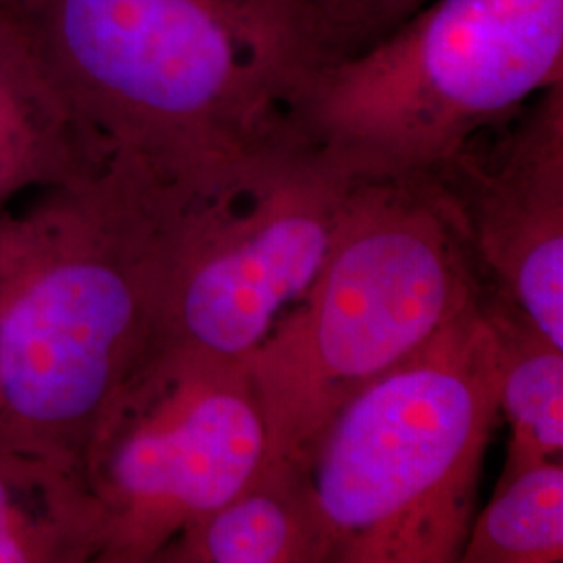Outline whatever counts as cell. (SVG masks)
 Listing matches in <instances>:
<instances>
[{"label": "cell", "instance_id": "obj_13", "mask_svg": "<svg viewBox=\"0 0 563 563\" xmlns=\"http://www.w3.org/2000/svg\"><path fill=\"white\" fill-rule=\"evenodd\" d=\"M563 463H537L497 483L474 516L460 563H562Z\"/></svg>", "mask_w": 563, "mask_h": 563}, {"label": "cell", "instance_id": "obj_1", "mask_svg": "<svg viewBox=\"0 0 563 563\" xmlns=\"http://www.w3.org/2000/svg\"><path fill=\"white\" fill-rule=\"evenodd\" d=\"M199 195L115 157L23 216L0 211V449L84 472L107 405L155 341Z\"/></svg>", "mask_w": 563, "mask_h": 563}, {"label": "cell", "instance_id": "obj_16", "mask_svg": "<svg viewBox=\"0 0 563 563\" xmlns=\"http://www.w3.org/2000/svg\"><path fill=\"white\" fill-rule=\"evenodd\" d=\"M0 299H2V282H0Z\"/></svg>", "mask_w": 563, "mask_h": 563}, {"label": "cell", "instance_id": "obj_15", "mask_svg": "<svg viewBox=\"0 0 563 563\" xmlns=\"http://www.w3.org/2000/svg\"><path fill=\"white\" fill-rule=\"evenodd\" d=\"M232 2H236L246 13H251L255 20L260 21V25L272 42V30L282 20V15L299 0H232Z\"/></svg>", "mask_w": 563, "mask_h": 563}, {"label": "cell", "instance_id": "obj_12", "mask_svg": "<svg viewBox=\"0 0 563 563\" xmlns=\"http://www.w3.org/2000/svg\"><path fill=\"white\" fill-rule=\"evenodd\" d=\"M483 307L501 346L499 411L511 428L504 481L530 465L562 460L563 351L501 302L483 295Z\"/></svg>", "mask_w": 563, "mask_h": 563}, {"label": "cell", "instance_id": "obj_4", "mask_svg": "<svg viewBox=\"0 0 563 563\" xmlns=\"http://www.w3.org/2000/svg\"><path fill=\"white\" fill-rule=\"evenodd\" d=\"M499 378L481 297L342 407L301 470L325 563H460Z\"/></svg>", "mask_w": 563, "mask_h": 563}, {"label": "cell", "instance_id": "obj_7", "mask_svg": "<svg viewBox=\"0 0 563 563\" xmlns=\"http://www.w3.org/2000/svg\"><path fill=\"white\" fill-rule=\"evenodd\" d=\"M353 174L267 146L190 207L153 344L244 362L311 290L341 234Z\"/></svg>", "mask_w": 563, "mask_h": 563}, {"label": "cell", "instance_id": "obj_5", "mask_svg": "<svg viewBox=\"0 0 563 563\" xmlns=\"http://www.w3.org/2000/svg\"><path fill=\"white\" fill-rule=\"evenodd\" d=\"M563 81V0H432L282 84V139L353 176L432 174Z\"/></svg>", "mask_w": 563, "mask_h": 563}, {"label": "cell", "instance_id": "obj_2", "mask_svg": "<svg viewBox=\"0 0 563 563\" xmlns=\"http://www.w3.org/2000/svg\"><path fill=\"white\" fill-rule=\"evenodd\" d=\"M109 157L209 192L280 144V74L232 0H18Z\"/></svg>", "mask_w": 563, "mask_h": 563}, {"label": "cell", "instance_id": "obj_6", "mask_svg": "<svg viewBox=\"0 0 563 563\" xmlns=\"http://www.w3.org/2000/svg\"><path fill=\"white\" fill-rule=\"evenodd\" d=\"M267 460V426L242 362L153 344L107 405L84 474L104 511L97 563H155Z\"/></svg>", "mask_w": 563, "mask_h": 563}, {"label": "cell", "instance_id": "obj_11", "mask_svg": "<svg viewBox=\"0 0 563 563\" xmlns=\"http://www.w3.org/2000/svg\"><path fill=\"white\" fill-rule=\"evenodd\" d=\"M104 528L84 472L0 449V563L99 562Z\"/></svg>", "mask_w": 563, "mask_h": 563}, {"label": "cell", "instance_id": "obj_9", "mask_svg": "<svg viewBox=\"0 0 563 563\" xmlns=\"http://www.w3.org/2000/svg\"><path fill=\"white\" fill-rule=\"evenodd\" d=\"M111 157L81 118L18 0H0V211L27 188L69 190Z\"/></svg>", "mask_w": 563, "mask_h": 563}, {"label": "cell", "instance_id": "obj_10", "mask_svg": "<svg viewBox=\"0 0 563 563\" xmlns=\"http://www.w3.org/2000/svg\"><path fill=\"white\" fill-rule=\"evenodd\" d=\"M155 563H325L302 472L263 465L230 501L188 526Z\"/></svg>", "mask_w": 563, "mask_h": 563}, {"label": "cell", "instance_id": "obj_8", "mask_svg": "<svg viewBox=\"0 0 563 563\" xmlns=\"http://www.w3.org/2000/svg\"><path fill=\"white\" fill-rule=\"evenodd\" d=\"M430 176L462 218L490 299L563 351V81Z\"/></svg>", "mask_w": 563, "mask_h": 563}, {"label": "cell", "instance_id": "obj_3", "mask_svg": "<svg viewBox=\"0 0 563 563\" xmlns=\"http://www.w3.org/2000/svg\"><path fill=\"white\" fill-rule=\"evenodd\" d=\"M481 297L462 218L434 176H357L318 280L242 362L267 426L263 465L301 472L346 402Z\"/></svg>", "mask_w": 563, "mask_h": 563}, {"label": "cell", "instance_id": "obj_14", "mask_svg": "<svg viewBox=\"0 0 563 563\" xmlns=\"http://www.w3.org/2000/svg\"><path fill=\"white\" fill-rule=\"evenodd\" d=\"M432 0H299L272 30L284 81L386 38Z\"/></svg>", "mask_w": 563, "mask_h": 563}]
</instances>
